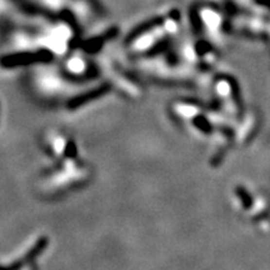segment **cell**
Instances as JSON below:
<instances>
[{
    "instance_id": "3957f363",
    "label": "cell",
    "mask_w": 270,
    "mask_h": 270,
    "mask_svg": "<svg viewBox=\"0 0 270 270\" xmlns=\"http://www.w3.org/2000/svg\"><path fill=\"white\" fill-rule=\"evenodd\" d=\"M47 245H48V239L47 238H41V239H39L38 241H36V244L34 245V247L32 248V250H30L29 253L26 254L25 256L23 258V262H19V263H17V264H13L12 267L10 268H19V267H21L23 264H25V263H29V262H32L33 259H35L36 256L39 255L40 253H43V250L47 248Z\"/></svg>"
},
{
    "instance_id": "6da1fadb",
    "label": "cell",
    "mask_w": 270,
    "mask_h": 270,
    "mask_svg": "<svg viewBox=\"0 0 270 270\" xmlns=\"http://www.w3.org/2000/svg\"><path fill=\"white\" fill-rule=\"evenodd\" d=\"M52 58V53H49L48 50H40L36 53H18V54L6 55L1 58L0 63L5 68H14L40 63V61H50Z\"/></svg>"
},
{
    "instance_id": "7a4b0ae2",
    "label": "cell",
    "mask_w": 270,
    "mask_h": 270,
    "mask_svg": "<svg viewBox=\"0 0 270 270\" xmlns=\"http://www.w3.org/2000/svg\"><path fill=\"white\" fill-rule=\"evenodd\" d=\"M107 89H108L107 87H100V88H96V89L94 90H90V91H88V93L82 94V95L75 96V98H73L72 100H69V103H68V108H69V109H76V108L82 107V105L91 102V100H94V99L102 96L103 94L107 91Z\"/></svg>"
},
{
    "instance_id": "277c9868",
    "label": "cell",
    "mask_w": 270,
    "mask_h": 270,
    "mask_svg": "<svg viewBox=\"0 0 270 270\" xmlns=\"http://www.w3.org/2000/svg\"><path fill=\"white\" fill-rule=\"evenodd\" d=\"M65 155L68 158H74L76 155V146L74 142H69L67 144V148H65Z\"/></svg>"
}]
</instances>
